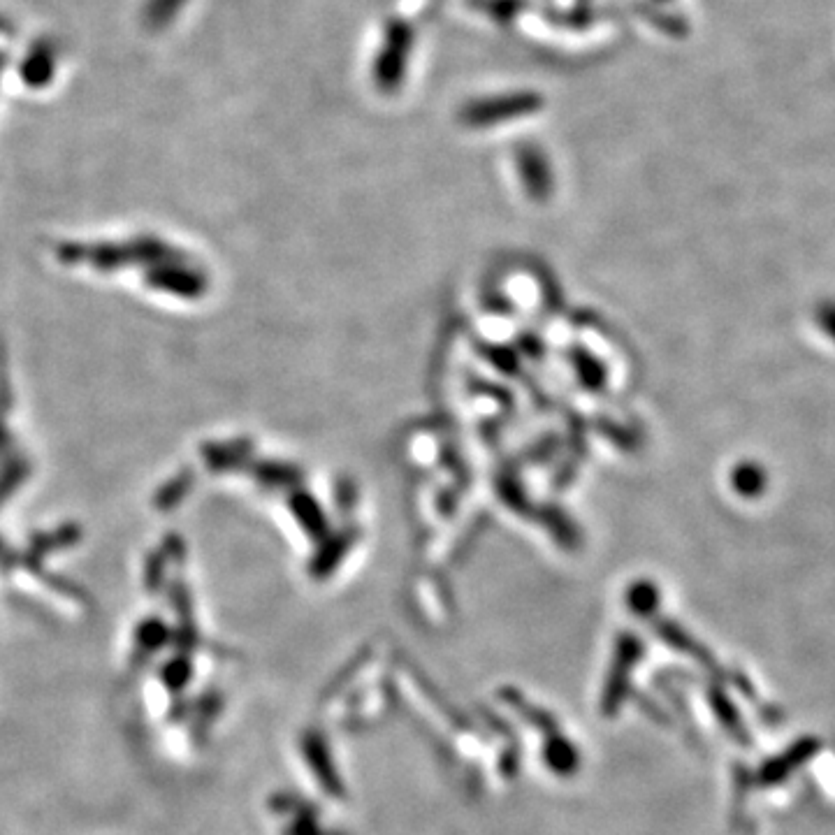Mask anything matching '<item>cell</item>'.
<instances>
[{"mask_svg": "<svg viewBox=\"0 0 835 835\" xmlns=\"http://www.w3.org/2000/svg\"><path fill=\"white\" fill-rule=\"evenodd\" d=\"M0 28H7V26H5V21H3V19H0Z\"/></svg>", "mask_w": 835, "mask_h": 835, "instance_id": "3", "label": "cell"}, {"mask_svg": "<svg viewBox=\"0 0 835 835\" xmlns=\"http://www.w3.org/2000/svg\"><path fill=\"white\" fill-rule=\"evenodd\" d=\"M54 65H56L54 49L49 47L47 42H42V45H35L31 49V54L26 56L24 68H21V75H24L26 84L42 86V84H47L49 79H52Z\"/></svg>", "mask_w": 835, "mask_h": 835, "instance_id": "1", "label": "cell"}, {"mask_svg": "<svg viewBox=\"0 0 835 835\" xmlns=\"http://www.w3.org/2000/svg\"><path fill=\"white\" fill-rule=\"evenodd\" d=\"M181 3H184V0H151V3L147 5V12H144L147 24H154V26L165 24Z\"/></svg>", "mask_w": 835, "mask_h": 835, "instance_id": "2", "label": "cell"}]
</instances>
